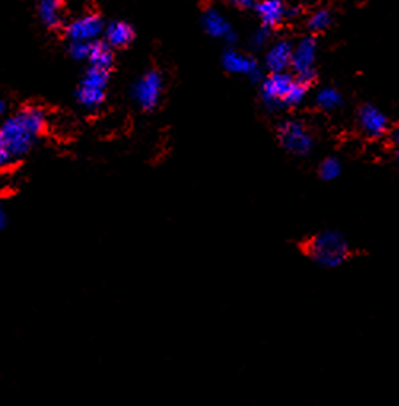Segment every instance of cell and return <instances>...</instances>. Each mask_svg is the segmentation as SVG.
<instances>
[{
  "label": "cell",
  "instance_id": "obj_24",
  "mask_svg": "<svg viewBox=\"0 0 399 406\" xmlns=\"http://www.w3.org/2000/svg\"><path fill=\"white\" fill-rule=\"evenodd\" d=\"M388 135H390V141H391V143H393L395 146L399 148V124H396L393 128H390Z\"/></svg>",
  "mask_w": 399,
  "mask_h": 406
},
{
  "label": "cell",
  "instance_id": "obj_23",
  "mask_svg": "<svg viewBox=\"0 0 399 406\" xmlns=\"http://www.w3.org/2000/svg\"><path fill=\"white\" fill-rule=\"evenodd\" d=\"M11 158V154L9 153V150H6L5 145L2 143V140H0V170L9 164V160Z\"/></svg>",
  "mask_w": 399,
  "mask_h": 406
},
{
  "label": "cell",
  "instance_id": "obj_20",
  "mask_svg": "<svg viewBox=\"0 0 399 406\" xmlns=\"http://www.w3.org/2000/svg\"><path fill=\"white\" fill-rule=\"evenodd\" d=\"M91 53V43L86 42H72L70 56L77 60H87Z\"/></svg>",
  "mask_w": 399,
  "mask_h": 406
},
{
  "label": "cell",
  "instance_id": "obj_10",
  "mask_svg": "<svg viewBox=\"0 0 399 406\" xmlns=\"http://www.w3.org/2000/svg\"><path fill=\"white\" fill-rule=\"evenodd\" d=\"M102 29H104L102 19L97 15L90 13V15L80 16L75 21H72L65 27V33L72 42L92 43L94 40L102 33Z\"/></svg>",
  "mask_w": 399,
  "mask_h": 406
},
{
  "label": "cell",
  "instance_id": "obj_17",
  "mask_svg": "<svg viewBox=\"0 0 399 406\" xmlns=\"http://www.w3.org/2000/svg\"><path fill=\"white\" fill-rule=\"evenodd\" d=\"M315 104L316 106L320 108L323 111H336L339 110L344 104V97L342 94L336 89V87H323V89L319 91V94L315 96Z\"/></svg>",
  "mask_w": 399,
  "mask_h": 406
},
{
  "label": "cell",
  "instance_id": "obj_5",
  "mask_svg": "<svg viewBox=\"0 0 399 406\" xmlns=\"http://www.w3.org/2000/svg\"><path fill=\"white\" fill-rule=\"evenodd\" d=\"M107 84H108V72L90 67V70L86 72V75L81 79V84L77 91L78 102L83 106L90 108V110L100 106L105 100Z\"/></svg>",
  "mask_w": 399,
  "mask_h": 406
},
{
  "label": "cell",
  "instance_id": "obj_14",
  "mask_svg": "<svg viewBox=\"0 0 399 406\" xmlns=\"http://www.w3.org/2000/svg\"><path fill=\"white\" fill-rule=\"evenodd\" d=\"M134 35L135 33L132 26L121 21L112 23L105 31L107 43L110 46H115V48H123V46H127L134 40Z\"/></svg>",
  "mask_w": 399,
  "mask_h": 406
},
{
  "label": "cell",
  "instance_id": "obj_18",
  "mask_svg": "<svg viewBox=\"0 0 399 406\" xmlns=\"http://www.w3.org/2000/svg\"><path fill=\"white\" fill-rule=\"evenodd\" d=\"M331 23H333V15L326 9L315 10L307 19V27L312 33H323L329 29Z\"/></svg>",
  "mask_w": 399,
  "mask_h": 406
},
{
  "label": "cell",
  "instance_id": "obj_19",
  "mask_svg": "<svg viewBox=\"0 0 399 406\" xmlns=\"http://www.w3.org/2000/svg\"><path fill=\"white\" fill-rule=\"evenodd\" d=\"M341 173L342 164L337 158H326L320 164L319 175L323 181H334L341 177Z\"/></svg>",
  "mask_w": 399,
  "mask_h": 406
},
{
  "label": "cell",
  "instance_id": "obj_25",
  "mask_svg": "<svg viewBox=\"0 0 399 406\" xmlns=\"http://www.w3.org/2000/svg\"><path fill=\"white\" fill-rule=\"evenodd\" d=\"M5 224H6V213H5L4 207L0 205V229H4Z\"/></svg>",
  "mask_w": 399,
  "mask_h": 406
},
{
  "label": "cell",
  "instance_id": "obj_11",
  "mask_svg": "<svg viewBox=\"0 0 399 406\" xmlns=\"http://www.w3.org/2000/svg\"><path fill=\"white\" fill-rule=\"evenodd\" d=\"M202 27L207 35L218 40H226V42H235V33L233 31L231 23L223 15L220 10L207 9L202 15Z\"/></svg>",
  "mask_w": 399,
  "mask_h": 406
},
{
  "label": "cell",
  "instance_id": "obj_15",
  "mask_svg": "<svg viewBox=\"0 0 399 406\" xmlns=\"http://www.w3.org/2000/svg\"><path fill=\"white\" fill-rule=\"evenodd\" d=\"M90 60L91 67L99 70L108 72L113 65V51L112 46L107 42H92L91 43V53H90Z\"/></svg>",
  "mask_w": 399,
  "mask_h": 406
},
{
  "label": "cell",
  "instance_id": "obj_12",
  "mask_svg": "<svg viewBox=\"0 0 399 406\" xmlns=\"http://www.w3.org/2000/svg\"><path fill=\"white\" fill-rule=\"evenodd\" d=\"M292 56L293 43L288 42V40H280L267 50L265 64L270 73L287 72L292 67Z\"/></svg>",
  "mask_w": 399,
  "mask_h": 406
},
{
  "label": "cell",
  "instance_id": "obj_26",
  "mask_svg": "<svg viewBox=\"0 0 399 406\" xmlns=\"http://www.w3.org/2000/svg\"><path fill=\"white\" fill-rule=\"evenodd\" d=\"M5 111V104L2 100H0V114H2Z\"/></svg>",
  "mask_w": 399,
  "mask_h": 406
},
{
  "label": "cell",
  "instance_id": "obj_7",
  "mask_svg": "<svg viewBox=\"0 0 399 406\" xmlns=\"http://www.w3.org/2000/svg\"><path fill=\"white\" fill-rule=\"evenodd\" d=\"M164 91V78L158 70H150L134 86V99L145 111H151L159 105Z\"/></svg>",
  "mask_w": 399,
  "mask_h": 406
},
{
  "label": "cell",
  "instance_id": "obj_3",
  "mask_svg": "<svg viewBox=\"0 0 399 406\" xmlns=\"http://www.w3.org/2000/svg\"><path fill=\"white\" fill-rule=\"evenodd\" d=\"M279 141L285 151L293 155H307L312 153L315 138L309 127L299 119H287L279 126Z\"/></svg>",
  "mask_w": 399,
  "mask_h": 406
},
{
  "label": "cell",
  "instance_id": "obj_9",
  "mask_svg": "<svg viewBox=\"0 0 399 406\" xmlns=\"http://www.w3.org/2000/svg\"><path fill=\"white\" fill-rule=\"evenodd\" d=\"M358 124L369 138H381L390 132V119L376 105L366 104L358 111Z\"/></svg>",
  "mask_w": 399,
  "mask_h": 406
},
{
  "label": "cell",
  "instance_id": "obj_21",
  "mask_svg": "<svg viewBox=\"0 0 399 406\" xmlns=\"http://www.w3.org/2000/svg\"><path fill=\"white\" fill-rule=\"evenodd\" d=\"M269 40H270V29L261 26L253 35V46H256V48H262V46L269 43Z\"/></svg>",
  "mask_w": 399,
  "mask_h": 406
},
{
  "label": "cell",
  "instance_id": "obj_6",
  "mask_svg": "<svg viewBox=\"0 0 399 406\" xmlns=\"http://www.w3.org/2000/svg\"><path fill=\"white\" fill-rule=\"evenodd\" d=\"M316 51L319 45L314 37H304L296 45H293V56H292V67L293 75L310 81H315V62H316Z\"/></svg>",
  "mask_w": 399,
  "mask_h": 406
},
{
  "label": "cell",
  "instance_id": "obj_1",
  "mask_svg": "<svg viewBox=\"0 0 399 406\" xmlns=\"http://www.w3.org/2000/svg\"><path fill=\"white\" fill-rule=\"evenodd\" d=\"M312 84L288 72L269 73L261 79V97L267 108H294L307 97Z\"/></svg>",
  "mask_w": 399,
  "mask_h": 406
},
{
  "label": "cell",
  "instance_id": "obj_27",
  "mask_svg": "<svg viewBox=\"0 0 399 406\" xmlns=\"http://www.w3.org/2000/svg\"><path fill=\"white\" fill-rule=\"evenodd\" d=\"M396 159L399 160V148H398V151H396Z\"/></svg>",
  "mask_w": 399,
  "mask_h": 406
},
{
  "label": "cell",
  "instance_id": "obj_4",
  "mask_svg": "<svg viewBox=\"0 0 399 406\" xmlns=\"http://www.w3.org/2000/svg\"><path fill=\"white\" fill-rule=\"evenodd\" d=\"M37 135L33 133L19 114L6 119L0 127V140L11 155H23L31 150Z\"/></svg>",
  "mask_w": 399,
  "mask_h": 406
},
{
  "label": "cell",
  "instance_id": "obj_13",
  "mask_svg": "<svg viewBox=\"0 0 399 406\" xmlns=\"http://www.w3.org/2000/svg\"><path fill=\"white\" fill-rule=\"evenodd\" d=\"M287 10L288 9L283 4V0H261V2H256L255 6V11L258 15L261 24L270 31L285 21Z\"/></svg>",
  "mask_w": 399,
  "mask_h": 406
},
{
  "label": "cell",
  "instance_id": "obj_22",
  "mask_svg": "<svg viewBox=\"0 0 399 406\" xmlns=\"http://www.w3.org/2000/svg\"><path fill=\"white\" fill-rule=\"evenodd\" d=\"M233 5H234L238 10L248 11V10H255L256 0H233Z\"/></svg>",
  "mask_w": 399,
  "mask_h": 406
},
{
  "label": "cell",
  "instance_id": "obj_16",
  "mask_svg": "<svg viewBox=\"0 0 399 406\" xmlns=\"http://www.w3.org/2000/svg\"><path fill=\"white\" fill-rule=\"evenodd\" d=\"M38 15L45 26L59 27L63 24V0H40Z\"/></svg>",
  "mask_w": 399,
  "mask_h": 406
},
{
  "label": "cell",
  "instance_id": "obj_8",
  "mask_svg": "<svg viewBox=\"0 0 399 406\" xmlns=\"http://www.w3.org/2000/svg\"><path fill=\"white\" fill-rule=\"evenodd\" d=\"M223 67L228 73H233V75H243L250 78L252 81L262 79L261 77V69L258 60L253 59L252 56H247L238 50L229 48L223 53Z\"/></svg>",
  "mask_w": 399,
  "mask_h": 406
},
{
  "label": "cell",
  "instance_id": "obj_2",
  "mask_svg": "<svg viewBox=\"0 0 399 406\" xmlns=\"http://www.w3.org/2000/svg\"><path fill=\"white\" fill-rule=\"evenodd\" d=\"M306 254L316 265L323 268H337L347 262L350 246L342 234L334 232V230H324L307 241Z\"/></svg>",
  "mask_w": 399,
  "mask_h": 406
}]
</instances>
